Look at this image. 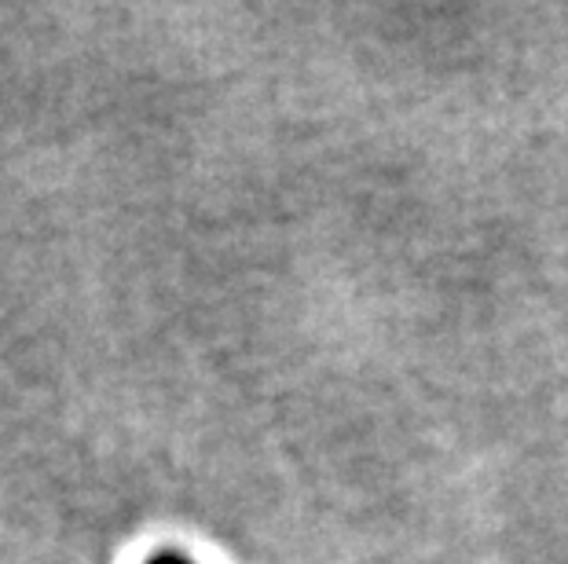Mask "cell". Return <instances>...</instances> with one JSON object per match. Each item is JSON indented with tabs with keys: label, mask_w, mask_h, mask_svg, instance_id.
<instances>
[{
	"label": "cell",
	"mask_w": 568,
	"mask_h": 564,
	"mask_svg": "<svg viewBox=\"0 0 568 564\" xmlns=\"http://www.w3.org/2000/svg\"><path fill=\"white\" fill-rule=\"evenodd\" d=\"M148 564H191V561L180 554V550H162V554H154Z\"/></svg>",
	"instance_id": "6da1fadb"
}]
</instances>
